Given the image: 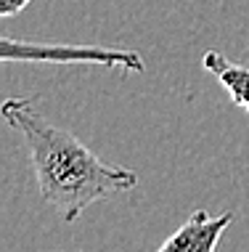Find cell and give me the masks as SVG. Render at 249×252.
<instances>
[{
	"label": "cell",
	"mask_w": 249,
	"mask_h": 252,
	"mask_svg": "<svg viewBox=\"0 0 249 252\" xmlns=\"http://www.w3.org/2000/svg\"><path fill=\"white\" fill-rule=\"evenodd\" d=\"M3 120L24 138L40 196L64 223H75L90 204L138 186V173L106 165L69 130L43 117L29 98H5Z\"/></svg>",
	"instance_id": "6da1fadb"
},
{
	"label": "cell",
	"mask_w": 249,
	"mask_h": 252,
	"mask_svg": "<svg viewBox=\"0 0 249 252\" xmlns=\"http://www.w3.org/2000/svg\"><path fill=\"white\" fill-rule=\"evenodd\" d=\"M0 56H3V61H24V64H98L125 72L146 69L140 53L104 48V45H37L29 40L3 37Z\"/></svg>",
	"instance_id": "7a4b0ae2"
},
{
	"label": "cell",
	"mask_w": 249,
	"mask_h": 252,
	"mask_svg": "<svg viewBox=\"0 0 249 252\" xmlns=\"http://www.w3.org/2000/svg\"><path fill=\"white\" fill-rule=\"evenodd\" d=\"M233 223V213L210 215L207 210H196L172 236L159 244V252H215L220 236Z\"/></svg>",
	"instance_id": "3957f363"
},
{
	"label": "cell",
	"mask_w": 249,
	"mask_h": 252,
	"mask_svg": "<svg viewBox=\"0 0 249 252\" xmlns=\"http://www.w3.org/2000/svg\"><path fill=\"white\" fill-rule=\"evenodd\" d=\"M201 66L225 88L233 104L249 114V66L225 59L220 51H207L201 56Z\"/></svg>",
	"instance_id": "277c9868"
},
{
	"label": "cell",
	"mask_w": 249,
	"mask_h": 252,
	"mask_svg": "<svg viewBox=\"0 0 249 252\" xmlns=\"http://www.w3.org/2000/svg\"><path fill=\"white\" fill-rule=\"evenodd\" d=\"M32 0H0V16H13V13H19L22 8H27Z\"/></svg>",
	"instance_id": "5b68a950"
}]
</instances>
